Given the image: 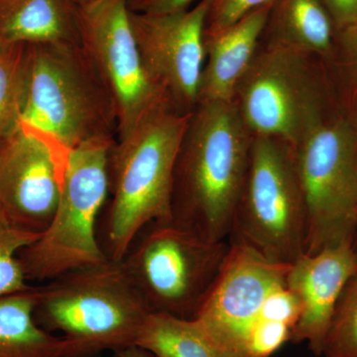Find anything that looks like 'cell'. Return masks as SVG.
Returning a JSON list of instances; mask_svg holds the SVG:
<instances>
[{
  "instance_id": "e0dca14e",
  "label": "cell",
  "mask_w": 357,
  "mask_h": 357,
  "mask_svg": "<svg viewBox=\"0 0 357 357\" xmlns=\"http://www.w3.org/2000/svg\"><path fill=\"white\" fill-rule=\"evenodd\" d=\"M262 40L330 58L337 43V33L321 0H275Z\"/></svg>"
},
{
  "instance_id": "ac0fdd59",
  "label": "cell",
  "mask_w": 357,
  "mask_h": 357,
  "mask_svg": "<svg viewBox=\"0 0 357 357\" xmlns=\"http://www.w3.org/2000/svg\"><path fill=\"white\" fill-rule=\"evenodd\" d=\"M136 345L156 357H245L225 344L199 319L150 312Z\"/></svg>"
},
{
  "instance_id": "f1b7e54d",
  "label": "cell",
  "mask_w": 357,
  "mask_h": 357,
  "mask_svg": "<svg viewBox=\"0 0 357 357\" xmlns=\"http://www.w3.org/2000/svg\"><path fill=\"white\" fill-rule=\"evenodd\" d=\"M76 3L77 7H83L89 6V4L93 3L96 0H73Z\"/></svg>"
},
{
  "instance_id": "4316f807",
  "label": "cell",
  "mask_w": 357,
  "mask_h": 357,
  "mask_svg": "<svg viewBox=\"0 0 357 357\" xmlns=\"http://www.w3.org/2000/svg\"><path fill=\"white\" fill-rule=\"evenodd\" d=\"M112 357H156L152 352L143 349L139 345H131L126 349L114 352Z\"/></svg>"
},
{
  "instance_id": "7402d4cb",
  "label": "cell",
  "mask_w": 357,
  "mask_h": 357,
  "mask_svg": "<svg viewBox=\"0 0 357 357\" xmlns=\"http://www.w3.org/2000/svg\"><path fill=\"white\" fill-rule=\"evenodd\" d=\"M40 236L13 229L0 220V298L32 287L26 278L18 255Z\"/></svg>"
},
{
  "instance_id": "5bb4252c",
  "label": "cell",
  "mask_w": 357,
  "mask_h": 357,
  "mask_svg": "<svg viewBox=\"0 0 357 357\" xmlns=\"http://www.w3.org/2000/svg\"><path fill=\"white\" fill-rule=\"evenodd\" d=\"M357 274L351 243L304 255L290 264L286 285L299 305V318L290 342H305L310 351L321 356L324 342L342 291Z\"/></svg>"
},
{
  "instance_id": "6da1fadb",
  "label": "cell",
  "mask_w": 357,
  "mask_h": 357,
  "mask_svg": "<svg viewBox=\"0 0 357 357\" xmlns=\"http://www.w3.org/2000/svg\"><path fill=\"white\" fill-rule=\"evenodd\" d=\"M252 139L236 103H198L174 166V222L210 241L229 238Z\"/></svg>"
},
{
  "instance_id": "5b68a950",
  "label": "cell",
  "mask_w": 357,
  "mask_h": 357,
  "mask_svg": "<svg viewBox=\"0 0 357 357\" xmlns=\"http://www.w3.org/2000/svg\"><path fill=\"white\" fill-rule=\"evenodd\" d=\"M115 140L100 138L70 150L53 220L18 255L28 281L48 282L109 260L98 241V225L109 199V160Z\"/></svg>"
},
{
  "instance_id": "2e32d148",
  "label": "cell",
  "mask_w": 357,
  "mask_h": 357,
  "mask_svg": "<svg viewBox=\"0 0 357 357\" xmlns=\"http://www.w3.org/2000/svg\"><path fill=\"white\" fill-rule=\"evenodd\" d=\"M0 44H81L73 0H0Z\"/></svg>"
},
{
  "instance_id": "8fae6325",
  "label": "cell",
  "mask_w": 357,
  "mask_h": 357,
  "mask_svg": "<svg viewBox=\"0 0 357 357\" xmlns=\"http://www.w3.org/2000/svg\"><path fill=\"white\" fill-rule=\"evenodd\" d=\"M211 0L180 13L129 11L131 28L150 81L174 109L189 114L199 103L204 62V27Z\"/></svg>"
},
{
  "instance_id": "4fadbf2b",
  "label": "cell",
  "mask_w": 357,
  "mask_h": 357,
  "mask_svg": "<svg viewBox=\"0 0 357 357\" xmlns=\"http://www.w3.org/2000/svg\"><path fill=\"white\" fill-rule=\"evenodd\" d=\"M67 165L20 126L0 143V220L21 231L43 234L57 210Z\"/></svg>"
},
{
  "instance_id": "7c38bea8",
  "label": "cell",
  "mask_w": 357,
  "mask_h": 357,
  "mask_svg": "<svg viewBox=\"0 0 357 357\" xmlns=\"http://www.w3.org/2000/svg\"><path fill=\"white\" fill-rule=\"evenodd\" d=\"M230 243L222 273L196 319L246 357V345L256 326L274 321L272 305L286 288L290 264L270 261L243 244Z\"/></svg>"
},
{
  "instance_id": "83f0119b",
  "label": "cell",
  "mask_w": 357,
  "mask_h": 357,
  "mask_svg": "<svg viewBox=\"0 0 357 357\" xmlns=\"http://www.w3.org/2000/svg\"><path fill=\"white\" fill-rule=\"evenodd\" d=\"M352 249H354V255H356L357 261V223L356 230H354V237H352Z\"/></svg>"
},
{
  "instance_id": "9a60e30c",
  "label": "cell",
  "mask_w": 357,
  "mask_h": 357,
  "mask_svg": "<svg viewBox=\"0 0 357 357\" xmlns=\"http://www.w3.org/2000/svg\"><path fill=\"white\" fill-rule=\"evenodd\" d=\"M271 7L258 9L222 31L204 33L199 102H234L237 86L259 48Z\"/></svg>"
},
{
  "instance_id": "277c9868",
  "label": "cell",
  "mask_w": 357,
  "mask_h": 357,
  "mask_svg": "<svg viewBox=\"0 0 357 357\" xmlns=\"http://www.w3.org/2000/svg\"><path fill=\"white\" fill-rule=\"evenodd\" d=\"M150 312L121 262L107 260L37 287L34 317L62 333V357H96L135 345Z\"/></svg>"
},
{
  "instance_id": "7a4b0ae2",
  "label": "cell",
  "mask_w": 357,
  "mask_h": 357,
  "mask_svg": "<svg viewBox=\"0 0 357 357\" xmlns=\"http://www.w3.org/2000/svg\"><path fill=\"white\" fill-rule=\"evenodd\" d=\"M20 126L65 162L84 143L116 138L114 98L82 44L27 45Z\"/></svg>"
},
{
  "instance_id": "484cf974",
  "label": "cell",
  "mask_w": 357,
  "mask_h": 357,
  "mask_svg": "<svg viewBox=\"0 0 357 357\" xmlns=\"http://www.w3.org/2000/svg\"><path fill=\"white\" fill-rule=\"evenodd\" d=\"M337 42L342 43L347 53H351L357 61V31L345 33L338 35ZM352 109H354V119L357 121V73L356 86H354V96H352Z\"/></svg>"
},
{
  "instance_id": "d6986e66",
  "label": "cell",
  "mask_w": 357,
  "mask_h": 357,
  "mask_svg": "<svg viewBox=\"0 0 357 357\" xmlns=\"http://www.w3.org/2000/svg\"><path fill=\"white\" fill-rule=\"evenodd\" d=\"M37 287L0 298V357H62L63 340L34 317Z\"/></svg>"
},
{
  "instance_id": "52a82bcc",
  "label": "cell",
  "mask_w": 357,
  "mask_h": 357,
  "mask_svg": "<svg viewBox=\"0 0 357 357\" xmlns=\"http://www.w3.org/2000/svg\"><path fill=\"white\" fill-rule=\"evenodd\" d=\"M307 220L295 148L253 136L248 174L229 241L270 261L292 264L306 255Z\"/></svg>"
},
{
  "instance_id": "603a6c76",
  "label": "cell",
  "mask_w": 357,
  "mask_h": 357,
  "mask_svg": "<svg viewBox=\"0 0 357 357\" xmlns=\"http://www.w3.org/2000/svg\"><path fill=\"white\" fill-rule=\"evenodd\" d=\"M275 0H211L206 18V34L227 29L234 23L263 7L273 6Z\"/></svg>"
},
{
  "instance_id": "44dd1931",
  "label": "cell",
  "mask_w": 357,
  "mask_h": 357,
  "mask_svg": "<svg viewBox=\"0 0 357 357\" xmlns=\"http://www.w3.org/2000/svg\"><path fill=\"white\" fill-rule=\"evenodd\" d=\"M321 356L357 357V274L347 284L335 306Z\"/></svg>"
},
{
  "instance_id": "d4e9b609",
  "label": "cell",
  "mask_w": 357,
  "mask_h": 357,
  "mask_svg": "<svg viewBox=\"0 0 357 357\" xmlns=\"http://www.w3.org/2000/svg\"><path fill=\"white\" fill-rule=\"evenodd\" d=\"M195 0H126L129 11L140 14H169L187 10Z\"/></svg>"
},
{
  "instance_id": "ba28073f",
  "label": "cell",
  "mask_w": 357,
  "mask_h": 357,
  "mask_svg": "<svg viewBox=\"0 0 357 357\" xmlns=\"http://www.w3.org/2000/svg\"><path fill=\"white\" fill-rule=\"evenodd\" d=\"M305 202L307 255L352 243L357 223V121L319 115L295 147Z\"/></svg>"
},
{
  "instance_id": "3957f363",
  "label": "cell",
  "mask_w": 357,
  "mask_h": 357,
  "mask_svg": "<svg viewBox=\"0 0 357 357\" xmlns=\"http://www.w3.org/2000/svg\"><path fill=\"white\" fill-rule=\"evenodd\" d=\"M190 114L160 109L112 145L109 196L98 225L107 259L121 261L150 222L172 220L174 166Z\"/></svg>"
},
{
  "instance_id": "ffe728a7",
  "label": "cell",
  "mask_w": 357,
  "mask_h": 357,
  "mask_svg": "<svg viewBox=\"0 0 357 357\" xmlns=\"http://www.w3.org/2000/svg\"><path fill=\"white\" fill-rule=\"evenodd\" d=\"M27 45L0 44V143L20 128Z\"/></svg>"
},
{
  "instance_id": "30bf717a",
  "label": "cell",
  "mask_w": 357,
  "mask_h": 357,
  "mask_svg": "<svg viewBox=\"0 0 357 357\" xmlns=\"http://www.w3.org/2000/svg\"><path fill=\"white\" fill-rule=\"evenodd\" d=\"M79 13L82 46L114 98L116 138L128 135L158 110L173 107L145 72L126 0H96L79 7Z\"/></svg>"
},
{
  "instance_id": "9c48e42d",
  "label": "cell",
  "mask_w": 357,
  "mask_h": 357,
  "mask_svg": "<svg viewBox=\"0 0 357 357\" xmlns=\"http://www.w3.org/2000/svg\"><path fill=\"white\" fill-rule=\"evenodd\" d=\"M314 57L261 39L234 98L253 136L277 138L295 148L309 124L325 114Z\"/></svg>"
},
{
  "instance_id": "8992f818",
  "label": "cell",
  "mask_w": 357,
  "mask_h": 357,
  "mask_svg": "<svg viewBox=\"0 0 357 357\" xmlns=\"http://www.w3.org/2000/svg\"><path fill=\"white\" fill-rule=\"evenodd\" d=\"M229 239L213 241L174 220L150 222L121 264L151 312L194 319L222 273Z\"/></svg>"
},
{
  "instance_id": "cb8c5ba5",
  "label": "cell",
  "mask_w": 357,
  "mask_h": 357,
  "mask_svg": "<svg viewBox=\"0 0 357 357\" xmlns=\"http://www.w3.org/2000/svg\"><path fill=\"white\" fill-rule=\"evenodd\" d=\"M338 35L357 31V0H321Z\"/></svg>"
}]
</instances>
